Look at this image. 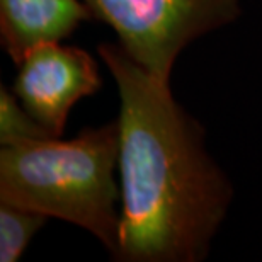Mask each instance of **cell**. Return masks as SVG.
<instances>
[{"mask_svg":"<svg viewBox=\"0 0 262 262\" xmlns=\"http://www.w3.org/2000/svg\"><path fill=\"white\" fill-rule=\"evenodd\" d=\"M0 201L82 228L111 255L121 222L116 118L70 140L0 146Z\"/></svg>","mask_w":262,"mask_h":262,"instance_id":"2","label":"cell"},{"mask_svg":"<svg viewBox=\"0 0 262 262\" xmlns=\"http://www.w3.org/2000/svg\"><path fill=\"white\" fill-rule=\"evenodd\" d=\"M55 138L26 109L12 89L0 85V146H12L29 141Z\"/></svg>","mask_w":262,"mask_h":262,"instance_id":"7","label":"cell"},{"mask_svg":"<svg viewBox=\"0 0 262 262\" xmlns=\"http://www.w3.org/2000/svg\"><path fill=\"white\" fill-rule=\"evenodd\" d=\"M94 20L107 24L116 43L143 70L170 82L187 46L233 24L242 0H83Z\"/></svg>","mask_w":262,"mask_h":262,"instance_id":"3","label":"cell"},{"mask_svg":"<svg viewBox=\"0 0 262 262\" xmlns=\"http://www.w3.org/2000/svg\"><path fill=\"white\" fill-rule=\"evenodd\" d=\"M48 216L0 201V262H15L24 255Z\"/></svg>","mask_w":262,"mask_h":262,"instance_id":"6","label":"cell"},{"mask_svg":"<svg viewBox=\"0 0 262 262\" xmlns=\"http://www.w3.org/2000/svg\"><path fill=\"white\" fill-rule=\"evenodd\" d=\"M97 55L118 89L121 222L116 262H201L233 203V184L206 146L201 123L170 82L143 70L118 43Z\"/></svg>","mask_w":262,"mask_h":262,"instance_id":"1","label":"cell"},{"mask_svg":"<svg viewBox=\"0 0 262 262\" xmlns=\"http://www.w3.org/2000/svg\"><path fill=\"white\" fill-rule=\"evenodd\" d=\"M94 20L83 0H0V45L14 63L43 43L63 41Z\"/></svg>","mask_w":262,"mask_h":262,"instance_id":"5","label":"cell"},{"mask_svg":"<svg viewBox=\"0 0 262 262\" xmlns=\"http://www.w3.org/2000/svg\"><path fill=\"white\" fill-rule=\"evenodd\" d=\"M15 65V97L53 136H63L73 106L102 87L97 60L61 41L34 46Z\"/></svg>","mask_w":262,"mask_h":262,"instance_id":"4","label":"cell"}]
</instances>
